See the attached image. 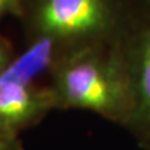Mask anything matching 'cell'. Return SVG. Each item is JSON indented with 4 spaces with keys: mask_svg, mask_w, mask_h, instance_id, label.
Listing matches in <instances>:
<instances>
[{
    "mask_svg": "<svg viewBox=\"0 0 150 150\" xmlns=\"http://www.w3.org/2000/svg\"><path fill=\"white\" fill-rule=\"evenodd\" d=\"M54 110H85L126 127L134 109L132 78L123 40L58 56L48 72Z\"/></svg>",
    "mask_w": 150,
    "mask_h": 150,
    "instance_id": "cell-1",
    "label": "cell"
},
{
    "mask_svg": "<svg viewBox=\"0 0 150 150\" xmlns=\"http://www.w3.org/2000/svg\"><path fill=\"white\" fill-rule=\"evenodd\" d=\"M140 17L136 0H22L26 45L51 43L58 54L122 41Z\"/></svg>",
    "mask_w": 150,
    "mask_h": 150,
    "instance_id": "cell-2",
    "label": "cell"
},
{
    "mask_svg": "<svg viewBox=\"0 0 150 150\" xmlns=\"http://www.w3.org/2000/svg\"><path fill=\"white\" fill-rule=\"evenodd\" d=\"M56 57L57 51L48 42L29 43L0 74L1 134L20 138L54 110L48 83H39L38 78L48 76Z\"/></svg>",
    "mask_w": 150,
    "mask_h": 150,
    "instance_id": "cell-3",
    "label": "cell"
},
{
    "mask_svg": "<svg viewBox=\"0 0 150 150\" xmlns=\"http://www.w3.org/2000/svg\"><path fill=\"white\" fill-rule=\"evenodd\" d=\"M134 86V109L127 126L142 150H150V20L140 16L123 39Z\"/></svg>",
    "mask_w": 150,
    "mask_h": 150,
    "instance_id": "cell-4",
    "label": "cell"
},
{
    "mask_svg": "<svg viewBox=\"0 0 150 150\" xmlns=\"http://www.w3.org/2000/svg\"><path fill=\"white\" fill-rule=\"evenodd\" d=\"M15 56L16 54L11 42L0 32V74L7 68Z\"/></svg>",
    "mask_w": 150,
    "mask_h": 150,
    "instance_id": "cell-5",
    "label": "cell"
},
{
    "mask_svg": "<svg viewBox=\"0 0 150 150\" xmlns=\"http://www.w3.org/2000/svg\"><path fill=\"white\" fill-rule=\"evenodd\" d=\"M21 9L22 0H0V22L7 16L19 18Z\"/></svg>",
    "mask_w": 150,
    "mask_h": 150,
    "instance_id": "cell-6",
    "label": "cell"
},
{
    "mask_svg": "<svg viewBox=\"0 0 150 150\" xmlns=\"http://www.w3.org/2000/svg\"><path fill=\"white\" fill-rule=\"evenodd\" d=\"M0 150H23L20 138H12L0 132Z\"/></svg>",
    "mask_w": 150,
    "mask_h": 150,
    "instance_id": "cell-7",
    "label": "cell"
},
{
    "mask_svg": "<svg viewBox=\"0 0 150 150\" xmlns=\"http://www.w3.org/2000/svg\"><path fill=\"white\" fill-rule=\"evenodd\" d=\"M140 16L145 17L150 20V0H136Z\"/></svg>",
    "mask_w": 150,
    "mask_h": 150,
    "instance_id": "cell-8",
    "label": "cell"
}]
</instances>
